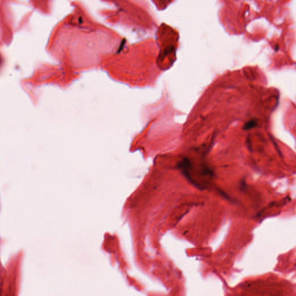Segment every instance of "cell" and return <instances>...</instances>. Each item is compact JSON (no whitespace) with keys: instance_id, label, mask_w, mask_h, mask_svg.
I'll return each instance as SVG.
<instances>
[{"instance_id":"6da1fadb","label":"cell","mask_w":296,"mask_h":296,"mask_svg":"<svg viewBox=\"0 0 296 296\" xmlns=\"http://www.w3.org/2000/svg\"><path fill=\"white\" fill-rule=\"evenodd\" d=\"M257 125V121L255 119H252L245 124L243 129L245 130H248L255 127Z\"/></svg>"}]
</instances>
